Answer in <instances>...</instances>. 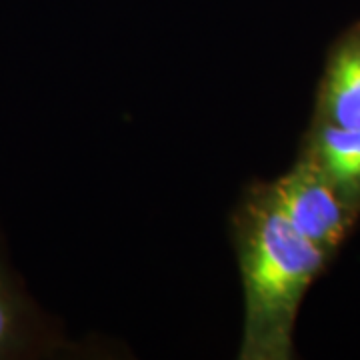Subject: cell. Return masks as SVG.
Returning <instances> with one entry per match:
<instances>
[{"label":"cell","instance_id":"obj_1","mask_svg":"<svg viewBox=\"0 0 360 360\" xmlns=\"http://www.w3.org/2000/svg\"><path fill=\"white\" fill-rule=\"evenodd\" d=\"M234 240L245 290L243 360L292 356L300 302L330 255L292 226L269 186H258L234 219Z\"/></svg>","mask_w":360,"mask_h":360},{"label":"cell","instance_id":"obj_2","mask_svg":"<svg viewBox=\"0 0 360 360\" xmlns=\"http://www.w3.org/2000/svg\"><path fill=\"white\" fill-rule=\"evenodd\" d=\"M266 186L296 231L330 257L348 236L360 210L348 202L307 150L286 174Z\"/></svg>","mask_w":360,"mask_h":360},{"label":"cell","instance_id":"obj_3","mask_svg":"<svg viewBox=\"0 0 360 360\" xmlns=\"http://www.w3.org/2000/svg\"><path fill=\"white\" fill-rule=\"evenodd\" d=\"M316 120L338 129H360V28L347 34L330 54Z\"/></svg>","mask_w":360,"mask_h":360},{"label":"cell","instance_id":"obj_4","mask_svg":"<svg viewBox=\"0 0 360 360\" xmlns=\"http://www.w3.org/2000/svg\"><path fill=\"white\" fill-rule=\"evenodd\" d=\"M350 205L360 208V129L314 122L304 148Z\"/></svg>","mask_w":360,"mask_h":360},{"label":"cell","instance_id":"obj_5","mask_svg":"<svg viewBox=\"0 0 360 360\" xmlns=\"http://www.w3.org/2000/svg\"><path fill=\"white\" fill-rule=\"evenodd\" d=\"M28 324L22 300L0 270V359L26 347Z\"/></svg>","mask_w":360,"mask_h":360}]
</instances>
